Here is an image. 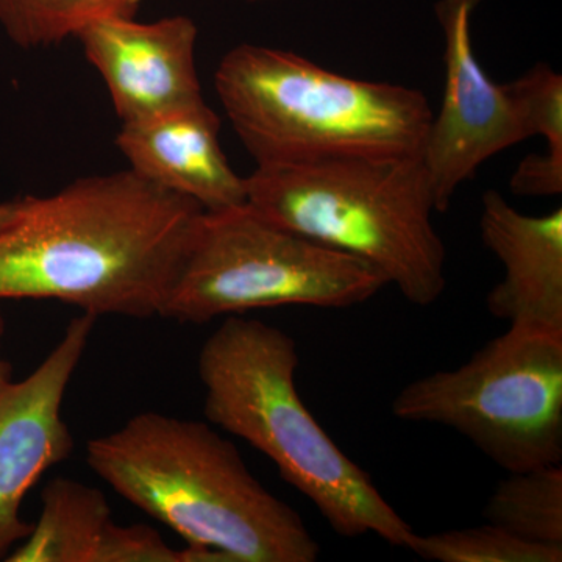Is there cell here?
Segmentation results:
<instances>
[{"label":"cell","instance_id":"1","mask_svg":"<svg viewBox=\"0 0 562 562\" xmlns=\"http://www.w3.org/2000/svg\"><path fill=\"white\" fill-rule=\"evenodd\" d=\"M203 211L131 169L27 195L21 216L0 231V302L160 317Z\"/></svg>","mask_w":562,"mask_h":562},{"label":"cell","instance_id":"2","mask_svg":"<svg viewBox=\"0 0 562 562\" xmlns=\"http://www.w3.org/2000/svg\"><path fill=\"white\" fill-rule=\"evenodd\" d=\"M95 475L188 546L227 562H314L301 514L266 490L235 443L201 420L140 413L87 443Z\"/></svg>","mask_w":562,"mask_h":562},{"label":"cell","instance_id":"3","mask_svg":"<svg viewBox=\"0 0 562 562\" xmlns=\"http://www.w3.org/2000/svg\"><path fill=\"white\" fill-rule=\"evenodd\" d=\"M299 362L288 333L241 314L225 316L199 353L206 419L266 454L336 535H375L406 549L412 525L302 402Z\"/></svg>","mask_w":562,"mask_h":562},{"label":"cell","instance_id":"4","mask_svg":"<svg viewBox=\"0 0 562 562\" xmlns=\"http://www.w3.org/2000/svg\"><path fill=\"white\" fill-rule=\"evenodd\" d=\"M214 87L257 166L417 155L432 117L419 90L353 79L258 44L228 50Z\"/></svg>","mask_w":562,"mask_h":562},{"label":"cell","instance_id":"5","mask_svg":"<svg viewBox=\"0 0 562 562\" xmlns=\"http://www.w3.org/2000/svg\"><path fill=\"white\" fill-rule=\"evenodd\" d=\"M246 194L273 224L368 262L413 305L446 291V244L420 154L257 166Z\"/></svg>","mask_w":562,"mask_h":562},{"label":"cell","instance_id":"6","mask_svg":"<svg viewBox=\"0 0 562 562\" xmlns=\"http://www.w3.org/2000/svg\"><path fill=\"white\" fill-rule=\"evenodd\" d=\"M386 286L368 262L273 224L244 203L203 211L160 317L206 324L277 306L350 308Z\"/></svg>","mask_w":562,"mask_h":562},{"label":"cell","instance_id":"7","mask_svg":"<svg viewBox=\"0 0 562 562\" xmlns=\"http://www.w3.org/2000/svg\"><path fill=\"white\" fill-rule=\"evenodd\" d=\"M397 419L452 428L506 472L562 462V331L509 327L452 371L406 384Z\"/></svg>","mask_w":562,"mask_h":562},{"label":"cell","instance_id":"8","mask_svg":"<svg viewBox=\"0 0 562 562\" xmlns=\"http://www.w3.org/2000/svg\"><path fill=\"white\" fill-rule=\"evenodd\" d=\"M483 0H438L442 32L443 92L432 113L422 162L443 213L462 183L490 158L531 138L519 98L509 83H494L473 49L472 20Z\"/></svg>","mask_w":562,"mask_h":562},{"label":"cell","instance_id":"9","mask_svg":"<svg viewBox=\"0 0 562 562\" xmlns=\"http://www.w3.org/2000/svg\"><path fill=\"white\" fill-rule=\"evenodd\" d=\"M98 317L81 313L60 342L21 382L0 386V558L31 535L21 517L25 495L52 465L68 460L74 439L61 406L74 373L90 344Z\"/></svg>","mask_w":562,"mask_h":562},{"label":"cell","instance_id":"10","mask_svg":"<svg viewBox=\"0 0 562 562\" xmlns=\"http://www.w3.org/2000/svg\"><path fill=\"white\" fill-rule=\"evenodd\" d=\"M198 33L188 16H113L90 22L76 38L105 81L120 120L132 122L205 101L195 65Z\"/></svg>","mask_w":562,"mask_h":562},{"label":"cell","instance_id":"11","mask_svg":"<svg viewBox=\"0 0 562 562\" xmlns=\"http://www.w3.org/2000/svg\"><path fill=\"white\" fill-rule=\"evenodd\" d=\"M220 133L221 117L203 101L122 122L116 146L144 180L220 211L247 203L246 177L233 171Z\"/></svg>","mask_w":562,"mask_h":562},{"label":"cell","instance_id":"12","mask_svg":"<svg viewBox=\"0 0 562 562\" xmlns=\"http://www.w3.org/2000/svg\"><path fill=\"white\" fill-rule=\"evenodd\" d=\"M480 236L503 268L486 299L492 316L509 327L562 331V210L530 216L490 190L482 199Z\"/></svg>","mask_w":562,"mask_h":562},{"label":"cell","instance_id":"13","mask_svg":"<svg viewBox=\"0 0 562 562\" xmlns=\"http://www.w3.org/2000/svg\"><path fill=\"white\" fill-rule=\"evenodd\" d=\"M38 522L11 550L9 562H190L147 525L122 527L111 519L105 494L57 476L43 490Z\"/></svg>","mask_w":562,"mask_h":562},{"label":"cell","instance_id":"14","mask_svg":"<svg viewBox=\"0 0 562 562\" xmlns=\"http://www.w3.org/2000/svg\"><path fill=\"white\" fill-rule=\"evenodd\" d=\"M484 517L527 541L562 546V465L509 473L492 492Z\"/></svg>","mask_w":562,"mask_h":562},{"label":"cell","instance_id":"15","mask_svg":"<svg viewBox=\"0 0 562 562\" xmlns=\"http://www.w3.org/2000/svg\"><path fill=\"white\" fill-rule=\"evenodd\" d=\"M143 0H0V27L22 49L60 44L102 18H135Z\"/></svg>","mask_w":562,"mask_h":562},{"label":"cell","instance_id":"16","mask_svg":"<svg viewBox=\"0 0 562 562\" xmlns=\"http://www.w3.org/2000/svg\"><path fill=\"white\" fill-rule=\"evenodd\" d=\"M406 549L438 562H561L562 546L527 541L498 525L461 528L420 536Z\"/></svg>","mask_w":562,"mask_h":562},{"label":"cell","instance_id":"17","mask_svg":"<svg viewBox=\"0 0 562 562\" xmlns=\"http://www.w3.org/2000/svg\"><path fill=\"white\" fill-rule=\"evenodd\" d=\"M522 103L531 136L547 140L546 154L562 162V77L549 65L532 66L519 79L509 81Z\"/></svg>","mask_w":562,"mask_h":562},{"label":"cell","instance_id":"18","mask_svg":"<svg viewBox=\"0 0 562 562\" xmlns=\"http://www.w3.org/2000/svg\"><path fill=\"white\" fill-rule=\"evenodd\" d=\"M512 191L525 198H553L562 192V162L549 155L532 154L513 173Z\"/></svg>","mask_w":562,"mask_h":562},{"label":"cell","instance_id":"19","mask_svg":"<svg viewBox=\"0 0 562 562\" xmlns=\"http://www.w3.org/2000/svg\"><path fill=\"white\" fill-rule=\"evenodd\" d=\"M27 198L16 199V201L0 203V231L13 224L21 216Z\"/></svg>","mask_w":562,"mask_h":562},{"label":"cell","instance_id":"20","mask_svg":"<svg viewBox=\"0 0 562 562\" xmlns=\"http://www.w3.org/2000/svg\"><path fill=\"white\" fill-rule=\"evenodd\" d=\"M3 336H5V317H3L2 308H0V386L11 379L10 362L2 358Z\"/></svg>","mask_w":562,"mask_h":562},{"label":"cell","instance_id":"21","mask_svg":"<svg viewBox=\"0 0 562 562\" xmlns=\"http://www.w3.org/2000/svg\"><path fill=\"white\" fill-rule=\"evenodd\" d=\"M249 2H260V0H249Z\"/></svg>","mask_w":562,"mask_h":562}]
</instances>
